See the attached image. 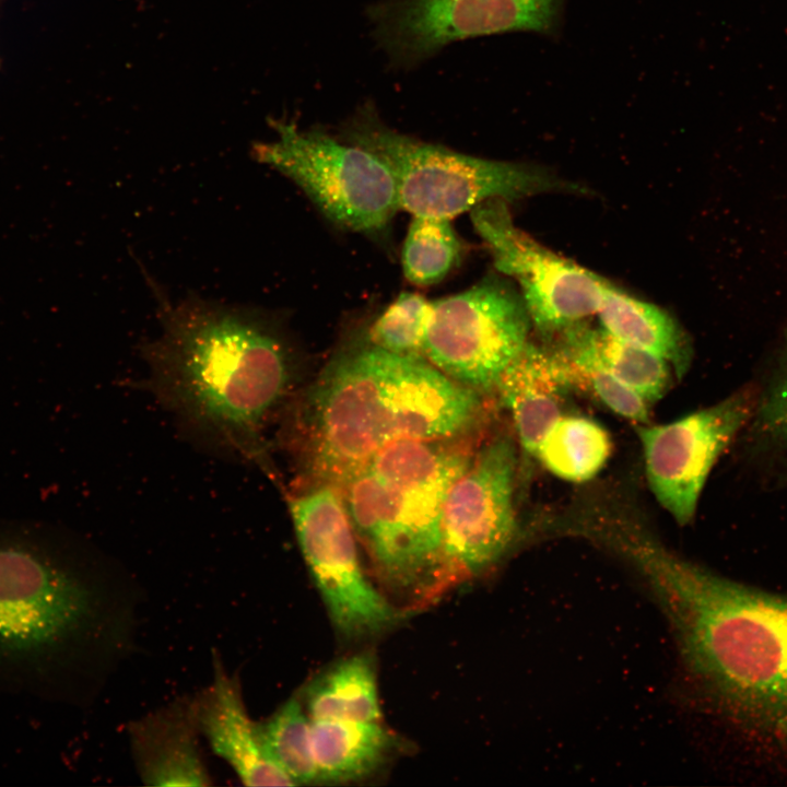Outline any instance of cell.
Instances as JSON below:
<instances>
[{"instance_id":"cell-23","label":"cell","mask_w":787,"mask_h":787,"mask_svg":"<svg viewBox=\"0 0 787 787\" xmlns=\"http://www.w3.org/2000/svg\"><path fill=\"white\" fill-rule=\"evenodd\" d=\"M270 757L297 784L317 779L310 741V718L298 698L286 701L268 720L258 724Z\"/></svg>"},{"instance_id":"cell-16","label":"cell","mask_w":787,"mask_h":787,"mask_svg":"<svg viewBox=\"0 0 787 787\" xmlns=\"http://www.w3.org/2000/svg\"><path fill=\"white\" fill-rule=\"evenodd\" d=\"M195 709H167L131 728V745L141 779L150 786H208L200 757Z\"/></svg>"},{"instance_id":"cell-13","label":"cell","mask_w":787,"mask_h":787,"mask_svg":"<svg viewBox=\"0 0 787 787\" xmlns=\"http://www.w3.org/2000/svg\"><path fill=\"white\" fill-rule=\"evenodd\" d=\"M756 397L754 388L744 387L673 422L638 426L648 484L678 524L694 517L709 472L749 424Z\"/></svg>"},{"instance_id":"cell-4","label":"cell","mask_w":787,"mask_h":787,"mask_svg":"<svg viewBox=\"0 0 787 787\" xmlns=\"http://www.w3.org/2000/svg\"><path fill=\"white\" fill-rule=\"evenodd\" d=\"M444 441H401L334 485L378 578L412 601L445 587L442 516L473 453Z\"/></svg>"},{"instance_id":"cell-22","label":"cell","mask_w":787,"mask_h":787,"mask_svg":"<svg viewBox=\"0 0 787 787\" xmlns=\"http://www.w3.org/2000/svg\"><path fill=\"white\" fill-rule=\"evenodd\" d=\"M450 221L412 216L401 252L402 271L410 283L436 284L460 261L463 245Z\"/></svg>"},{"instance_id":"cell-14","label":"cell","mask_w":787,"mask_h":787,"mask_svg":"<svg viewBox=\"0 0 787 787\" xmlns=\"http://www.w3.org/2000/svg\"><path fill=\"white\" fill-rule=\"evenodd\" d=\"M214 681L195 706L198 728L212 750L247 786H293L294 780L268 754L258 724L244 705L240 689L216 661Z\"/></svg>"},{"instance_id":"cell-26","label":"cell","mask_w":787,"mask_h":787,"mask_svg":"<svg viewBox=\"0 0 787 787\" xmlns=\"http://www.w3.org/2000/svg\"><path fill=\"white\" fill-rule=\"evenodd\" d=\"M562 359L567 365L574 387L586 388L606 407L624 419L638 425L648 423V403L631 387L598 365L574 362L563 356Z\"/></svg>"},{"instance_id":"cell-5","label":"cell","mask_w":787,"mask_h":787,"mask_svg":"<svg viewBox=\"0 0 787 787\" xmlns=\"http://www.w3.org/2000/svg\"><path fill=\"white\" fill-rule=\"evenodd\" d=\"M69 551L44 521H0V693L54 697L90 630L94 594Z\"/></svg>"},{"instance_id":"cell-6","label":"cell","mask_w":787,"mask_h":787,"mask_svg":"<svg viewBox=\"0 0 787 787\" xmlns=\"http://www.w3.org/2000/svg\"><path fill=\"white\" fill-rule=\"evenodd\" d=\"M338 137L386 164L400 210L412 216L451 220L490 199L586 191L541 166L472 156L404 134L385 124L371 102L341 124Z\"/></svg>"},{"instance_id":"cell-15","label":"cell","mask_w":787,"mask_h":787,"mask_svg":"<svg viewBox=\"0 0 787 787\" xmlns=\"http://www.w3.org/2000/svg\"><path fill=\"white\" fill-rule=\"evenodd\" d=\"M574 387L567 366L551 346L527 342L500 375L494 389L512 415L521 454L537 448L562 415L564 393Z\"/></svg>"},{"instance_id":"cell-3","label":"cell","mask_w":787,"mask_h":787,"mask_svg":"<svg viewBox=\"0 0 787 787\" xmlns=\"http://www.w3.org/2000/svg\"><path fill=\"white\" fill-rule=\"evenodd\" d=\"M481 393L424 357L368 341L342 353L307 391L298 415L310 484L338 485L397 442L462 437L481 420Z\"/></svg>"},{"instance_id":"cell-18","label":"cell","mask_w":787,"mask_h":787,"mask_svg":"<svg viewBox=\"0 0 787 787\" xmlns=\"http://www.w3.org/2000/svg\"><path fill=\"white\" fill-rule=\"evenodd\" d=\"M597 314L603 330L662 357L673 367L677 377L681 378L691 366L690 337L658 306L637 299L606 281Z\"/></svg>"},{"instance_id":"cell-9","label":"cell","mask_w":787,"mask_h":787,"mask_svg":"<svg viewBox=\"0 0 787 787\" xmlns=\"http://www.w3.org/2000/svg\"><path fill=\"white\" fill-rule=\"evenodd\" d=\"M565 0H378L367 10L372 36L389 64L409 70L446 46L508 32L552 35Z\"/></svg>"},{"instance_id":"cell-10","label":"cell","mask_w":787,"mask_h":787,"mask_svg":"<svg viewBox=\"0 0 787 787\" xmlns=\"http://www.w3.org/2000/svg\"><path fill=\"white\" fill-rule=\"evenodd\" d=\"M301 551L336 630L345 638L372 636L391 626L397 610L361 566L356 537L339 490L309 484L290 498Z\"/></svg>"},{"instance_id":"cell-2","label":"cell","mask_w":787,"mask_h":787,"mask_svg":"<svg viewBox=\"0 0 787 787\" xmlns=\"http://www.w3.org/2000/svg\"><path fill=\"white\" fill-rule=\"evenodd\" d=\"M143 353L158 399L199 435L265 467V428L293 374L277 316L189 296L164 308Z\"/></svg>"},{"instance_id":"cell-20","label":"cell","mask_w":787,"mask_h":787,"mask_svg":"<svg viewBox=\"0 0 787 787\" xmlns=\"http://www.w3.org/2000/svg\"><path fill=\"white\" fill-rule=\"evenodd\" d=\"M305 706L310 719L377 721L381 714L372 657L353 655L318 674L306 688Z\"/></svg>"},{"instance_id":"cell-11","label":"cell","mask_w":787,"mask_h":787,"mask_svg":"<svg viewBox=\"0 0 787 787\" xmlns=\"http://www.w3.org/2000/svg\"><path fill=\"white\" fill-rule=\"evenodd\" d=\"M517 450L506 434L482 445L450 485L442 516L445 584L491 568L516 536Z\"/></svg>"},{"instance_id":"cell-7","label":"cell","mask_w":787,"mask_h":787,"mask_svg":"<svg viewBox=\"0 0 787 787\" xmlns=\"http://www.w3.org/2000/svg\"><path fill=\"white\" fill-rule=\"evenodd\" d=\"M277 138L255 158L292 180L342 230L383 238L400 210L396 180L373 153L319 129L277 121Z\"/></svg>"},{"instance_id":"cell-8","label":"cell","mask_w":787,"mask_h":787,"mask_svg":"<svg viewBox=\"0 0 787 787\" xmlns=\"http://www.w3.org/2000/svg\"><path fill=\"white\" fill-rule=\"evenodd\" d=\"M531 327L520 292L489 274L432 302L423 357L453 380L485 392L526 345Z\"/></svg>"},{"instance_id":"cell-25","label":"cell","mask_w":787,"mask_h":787,"mask_svg":"<svg viewBox=\"0 0 787 787\" xmlns=\"http://www.w3.org/2000/svg\"><path fill=\"white\" fill-rule=\"evenodd\" d=\"M752 437L771 448H787V339L749 422Z\"/></svg>"},{"instance_id":"cell-12","label":"cell","mask_w":787,"mask_h":787,"mask_svg":"<svg viewBox=\"0 0 787 787\" xmlns=\"http://www.w3.org/2000/svg\"><path fill=\"white\" fill-rule=\"evenodd\" d=\"M470 214L497 272L518 282L531 326L541 336L553 338L598 313L606 280L519 230L506 200L490 199Z\"/></svg>"},{"instance_id":"cell-1","label":"cell","mask_w":787,"mask_h":787,"mask_svg":"<svg viewBox=\"0 0 787 787\" xmlns=\"http://www.w3.org/2000/svg\"><path fill=\"white\" fill-rule=\"evenodd\" d=\"M613 545L647 580L710 707L762 751L787 757V596L720 576L633 531Z\"/></svg>"},{"instance_id":"cell-19","label":"cell","mask_w":787,"mask_h":787,"mask_svg":"<svg viewBox=\"0 0 787 787\" xmlns=\"http://www.w3.org/2000/svg\"><path fill=\"white\" fill-rule=\"evenodd\" d=\"M317 779L344 783L379 768L393 748V737L377 721L310 719Z\"/></svg>"},{"instance_id":"cell-24","label":"cell","mask_w":787,"mask_h":787,"mask_svg":"<svg viewBox=\"0 0 787 787\" xmlns=\"http://www.w3.org/2000/svg\"><path fill=\"white\" fill-rule=\"evenodd\" d=\"M431 312L432 302L423 295L401 292L371 325L367 341L395 354L423 357Z\"/></svg>"},{"instance_id":"cell-21","label":"cell","mask_w":787,"mask_h":787,"mask_svg":"<svg viewBox=\"0 0 787 787\" xmlns=\"http://www.w3.org/2000/svg\"><path fill=\"white\" fill-rule=\"evenodd\" d=\"M611 447L609 434L597 422L561 415L540 442L535 457L557 478L584 482L603 468Z\"/></svg>"},{"instance_id":"cell-17","label":"cell","mask_w":787,"mask_h":787,"mask_svg":"<svg viewBox=\"0 0 787 787\" xmlns=\"http://www.w3.org/2000/svg\"><path fill=\"white\" fill-rule=\"evenodd\" d=\"M553 348L565 359L598 365L636 391L647 403L659 400L671 384L670 365L662 357L626 343L602 328L583 322L554 337Z\"/></svg>"}]
</instances>
